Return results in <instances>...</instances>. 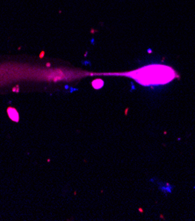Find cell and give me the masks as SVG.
<instances>
[{"label":"cell","instance_id":"obj_1","mask_svg":"<svg viewBox=\"0 0 195 221\" xmlns=\"http://www.w3.org/2000/svg\"><path fill=\"white\" fill-rule=\"evenodd\" d=\"M175 72L169 66L153 65L145 66L124 75L131 77L143 85H151L169 83L175 78Z\"/></svg>","mask_w":195,"mask_h":221},{"label":"cell","instance_id":"obj_2","mask_svg":"<svg viewBox=\"0 0 195 221\" xmlns=\"http://www.w3.org/2000/svg\"><path fill=\"white\" fill-rule=\"evenodd\" d=\"M7 112H8V116L14 122H18L19 121V114L18 112L16 111L15 109H12V108H9L7 109Z\"/></svg>","mask_w":195,"mask_h":221}]
</instances>
